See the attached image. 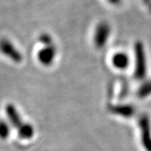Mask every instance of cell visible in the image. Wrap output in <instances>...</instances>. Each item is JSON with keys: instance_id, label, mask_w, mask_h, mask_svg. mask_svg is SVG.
<instances>
[{"instance_id": "cell-1", "label": "cell", "mask_w": 151, "mask_h": 151, "mask_svg": "<svg viewBox=\"0 0 151 151\" xmlns=\"http://www.w3.org/2000/svg\"><path fill=\"white\" fill-rule=\"evenodd\" d=\"M112 34V26L107 20H100L95 25L92 33V42L97 49L103 48Z\"/></svg>"}, {"instance_id": "cell-2", "label": "cell", "mask_w": 151, "mask_h": 151, "mask_svg": "<svg viewBox=\"0 0 151 151\" xmlns=\"http://www.w3.org/2000/svg\"><path fill=\"white\" fill-rule=\"evenodd\" d=\"M135 59H136V71L137 75L142 76L145 72V51L144 45L140 41L135 43Z\"/></svg>"}, {"instance_id": "cell-3", "label": "cell", "mask_w": 151, "mask_h": 151, "mask_svg": "<svg viewBox=\"0 0 151 151\" xmlns=\"http://www.w3.org/2000/svg\"><path fill=\"white\" fill-rule=\"evenodd\" d=\"M0 50L3 54L17 63L22 60V55L18 51L14 45H13L12 43L7 40H3L0 41Z\"/></svg>"}, {"instance_id": "cell-4", "label": "cell", "mask_w": 151, "mask_h": 151, "mask_svg": "<svg viewBox=\"0 0 151 151\" xmlns=\"http://www.w3.org/2000/svg\"><path fill=\"white\" fill-rule=\"evenodd\" d=\"M45 45H46L45 47L40 50V51L38 52V60L42 65H50L54 60L56 51L52 44Z\"/></svg>"}, {"instance_id": "cell-5", "label": "cell", "mask_w": 151, "mask_h": 151, "mask_svg": "<svg viewBox=\"0 0 151 151\" xmlns=\"http://www.w3.org/2000/svg\"><path fill=\"white\" fill-rule=\"evenodd\" d=\"M111 61L114 67L118 69H125L129 65V56L125 52L119 51L113 55Z\"/></svg>"}, {"instance_id": "cell-6", "label": "cell", "mask_w": 151, "mask_h": 151, "mask_svg": "<svg viewBox=\"0 0 151 151\" xmlns=\"http://www.w3.org/2000/svg\"><path fill=\"white\" fill-rule=\"evenodd\" d=\"M5 112L6 114H7L8 117H9V121H10L11 124H12L14 128H17V129H18V128L23 124L21 118H20L19 114L18 113L16 108H15L14 105H12L11 103L8 104L5 107Z\"/></svg>"}, {"instance_id": "cell-7", "label": "cell", "mask_w": 151, "mask_h": 151, "mask_svg": "<svg viewBox=\"0 0 151 151\" xmlns=\"http://www.w3.org/2000/svg\"><path fill=\"white\" fill-rule=\"evenodd\" d=\"M34 128L31 124H23L18 128L19 136L23 139H29L34 136Z\"/></svg>"}, {"instance_id": "cell-8", "label": "cell", "mask_w": 151, "mask_h": 151, "mask_svg": "<svg viewBox=\"0 0 151 151\" xmlns=\"http://www.w3.org/2000/svg\"><path fill=\"white\" fill-rule=\"evenodd\" d=\"M9 126L6 122L0 120V139H6L9 135Z\"/></svg>"}, {"instance_id": "cell-9", "label": "cell", "mask_w": 151, "mask_h": 151, "mask_svg": "<svg viewBox=\"0 0 151 151\" xmlns=\"http://www.w3.org/2000/svg\"><path fill=\"white\" fill-rule=\"evenodd\" d=\"M141 3L145 10L151 14V0H141Z\"/></svg>"}, {"instance_id": "cell-10", "label": "cell", "mask_w": 151, "mask_h": 151, "mask_svg": "<svg viewBox=\"0 0 151 151\" xmlns=\"http://www.w3.org/2000/svg\"><path fill=\"white\" fill-rule=\"evenodd\" d=\"M108 3L109 5L113 6V7H119L122 5L124 0H105Z\"/></svg>"}]
</instances>
